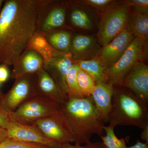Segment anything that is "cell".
Instances as JSON below:
<instances>
[{"mask_svg":"<svg viewBox=\"0 0 148 148\" xmlns=\"http://www.w3.org/2000/svg\"><path fill=\"white\" fill-rule=\"evenodd\" d=\"M39 0H9L0 12V64L15 66L37 31Z\"/></svg>","mask_w":148,"mask_h":148,"instance_id":"obj_1","label":"cell"},{"mask_svg":"<svg viewBox=\"0 0 148 148\" xmlns=\"http://www.w3.org/2000/svg\"><path fill=\"white\" fill-rule=\"evenodd\" d=\"M61 111L75 137V144H86L92 135H101L106 122L91 96L68 99L61 105Z\"/></svg>","mask_w":148,"mask_h":148,"instance_id":"obj_2","label":"cell"},{"mask_svg":"<svg viewBox=\"0 0 148 148\" xmlns=\"http://www.w3.org/2000/svg\"><path fill=\"white\" fill-rule=\"evenodd\" d=\"M108 122L114 127L122 125L144 129L148 126V102L126 88L114 86Z\"/></svg>","mask_w":148,"mask_h":148,"instance_id":"obj_3","label":"cell"},{"mask_svg":"<svg viewBox=\"0 0 148 148\" xmlns=\"http://www.w3.org/2000/svg\"><path fill=\"white\" fill-rule=\"evenodd\" d=\"M61 110V105L37 94L9 113L11 121L32 125L36 121L51 115Z\"/></svg>","mask_w":148,"mask_h":148,"instance_id":"obj_4","label":"cell"},{"mask_svg":"<svg viewBox=\"0 0 148 148\" xmlns=\"http://www.w3.org/2000/svg\"><path fill=\"white\" fill-rule=\"evenodd\" d=\"M130 7L122 3L105 11L99 24L98 38L104 46L126 29Z\"/></svg>","mask_w":148,"mask_h":148,"instance_id":"obj_5","label":"cell"},{"mask_svg":"<svg viewBox=\"0 0 148 148\" xmlns=\"http://www.w3.org/2000/svg\"><path fill=\"white\" fill-rule=\"evenodd\" d=\"M147 41L135 37L120 58L108 68V81L121 86L125 76L135 64L143 60L146 53Z\"/></svg>","mask_w":148,"mask_h":148,"instance_id":"obj_6","label":"cell"},{"mask_svg":"<svg viewBox=\"0 0 148 148\" xmlns=\"http://www.w3.org/2000/svg\"><path fill=\"white\" fill-rule=\"evenodd\" d=\"M32 125L37 127L46 138L59 145L75 143V137L61 110L36 121Z\"/></svg>","mask_w":148,"mask_h":148,"instance_id":"obj_7","label":"cell"},{"mask_svg":"<svg viewBox=\"0 0 148 148\" xmlns=\"http://www.w3.org/2000/svg\"><path fill=\"white\" fill-rule=\"evenodd\" d=\"M33 75L15 79L10 90L3 95V105L9 113L13 112L22 104L37 95L35 77Z\"/></svg>","mask_w":148,"mask_h":148,"instance_id":"obj_8","label":"cell"},{"mask_svg":"<svg viewBox=\"0 0 148 148\" xmlns=\"http://www.w3.org/2000/svg\"><path fill=\"white\" fill-rule=\"evenodd\" d=\"M6 129L8 138L51 148H58L60 145L46 138L37 127L32 125L21 124L10 121Z\"/></svg>","mask_w":148,"mask_h":148,"instance_id":"obj_9","label":"cell"},{"mask_svg":"<svg viewBox=\"0 0 148 148\" xmlns=\"http://www.w3.org/2000/svg\"><path fill=\"white\" fill-rule=\"evenodd\" d=\"M121 86L132 91L138 98L148 102V66L139 61L125 76Z\"/></svg>","mask_w":148,"mask_h":148,"instance_id":"obj_10","label":"cell"},{"mask_svg":"<svg viewBox=\"0 0 148 148\" xmlns=\"http://www.w3.org/2000/svg\"><path fill=\"white\" fill-rule=\"evenodd\" d=\"M135 38L128 29H125L103 46L99 59L109 68L119 60Z\"/></svg>","mask_w":148,"mask_h":148,"instance_id":"obj_11","label":"cell"},{"mask_svg":"<svg viewBox=\"0 0 148 148\" xmlns=\"http://www.w3.org/2000/svg\"><path fill=\"white\" fill-rule=\"evenodd\" d=\"M73 60L71 53L58 52L50 60L44 64V69L67 95L68 88L66 78L69 69L74 64Z\"/></svg>","mask_w":148,"mask_h":148,"instance_id":"obj_12","label":"cell"},{"mask_svg":"<svg viewBox=\"0 0 148 148\" xmlns=\"http://www.w3.org/2000/svg\"><path fill=\"white\" fill-rule=\"evenodd\" d=\"M36 74L35 81L37 94L61 105L66 103L68 99L67 94L61 90L43 68Z\"/></svg>","mask_w":148,"mask_h":148,"instance_id":"obj_13","label":"cell"},{"mask_svg":"<svg viewBox=\"0 0 148 148\" xmlns=\"http://www.w3.org/2000/svg\"><path fill=\"white\" fill-rule=\"evenodd\" d=\"M44 61L42 57L35 51L26 49L13 67L11 77L16 79L28 75L36 73L43 68Z\"/></svg>","mask_w":148,"mask_h":148,"instance_id":"obj_14","label":"cell"},{"mask_svg":"<svg viewBox=\"0 0 148 148\" xmlns=\"http://www.w3.org/2000/svg\"><path fill=\"white\" fill-rule=\"evenodd\" d=\"M114 84L111 81L95 84L91 97L96 108L106 123L112 108Z\"/></svg>","mask_w":148,"mask_h":148,"instance_id":"obj_15","label":"cell"},{"mask_svg":"<svg viewBox=\"0 0 148 148\" xmlns=\"http://www.w3.org/2000/svg\"><path fill=\"white\" fill-rule=\"evenodd\" d=\"M79 68L92 77L95 82H108V68L99 59L92 58L88 60H79L76 63Z\"/></svg>","mask_w":148,"mask_h":148,"instance_id":"obj_16","label":"cell"},{"mask_svg":"<svg viewBox=\"0 0 148 148\" xmlns=\"http://www.w3.org/2000/svg\"><path fill=\"white\" fill-rule=\"evenodd\" d=\"M26 49L36 51L42 57L44 62L50 60L58 51L56 50L47 41L45 33L37 32L30 41Z\"/></svg>","mask_w":148,"mask_h":148,"instance_id":"obj_17","label":"cell"},{"mask_svg":"<svg viewBox=\"0 0 148 148\" xmlns=\"http://www.w3.org/2000/svg\"><path fill=\"white\" fill-rule=\"evenodd\" d=\"M126 29L135 37L147 41L148 36V14L134 11L128 18Z\"/></svg>","mask_w":148,"mask_h":148,"instance_id":"obj_18","label":"cell"},{"mask_svg":"<svg viewBox=\"0 0 148 148\" xmlns=\"http://www.w3.org/2000/svg\"><path fill=\"white\" fill-rule=\"evenodd\" d=\"M95 42V38L92 36L82 34L75 36L71 39L70 48L73 58L79 59L89 52Z\"/></svg>","mask_w":148,"mask_h":148,"instance_id":"obj_19","label":"cell"},{"mask_svg":"<svg viewBox=\"0 0 148 148\" xmlns=\"http://www.w3.org/2000/svg\"><path fill=\"white\" fill-rule=\"evenodd\" d=\"M49 44L56 50L63 53L70 52L71 35L66 31H58L49 34L45 33Z\"/></svg>","mask_w":148,"mask_h":148,"instance_id":"obj_20","label":"cell"},{"mask_svg":"<svg viewBox=\"0 0 148 148\" xmlns=\"http://www.w3.org/2000/svg\"><path fill=\"white\" fill-rule=\"evenodd\" d=\"M66 11L62 7L53 9L46 17L40 31L46 33L63 26L66 21Z\"/></svg>","mask_w":148,"mask_h":148,"instance_id":"obj_21","label":"cell"},{"mask_svg":"<svg viewBox=\"0 0 148 148\" xmlns=\"http://www.w3.org/2000/svg\"><path fill=\"white\" fill-rule=\"evenodd\" d=\"M114 128L110 125L104 126L103 129L106 131V136H99L103 145L106 148H127V142L129 141L130 137L127 136L125 138L119 139L115 134Z\"/></svg>","mask_w":148,"mask_h":148,"instance_id":"obj_22","label":"cell"},{"mask_svg":"<svg viewBox=\"0 0 148 148\" xmlns=\"http://www.w3.org/2000/svg\"><path fill=\"white\" fill-rule=\"evenodd\" d=\"M79 69L78 66L76 63L73 64L69 69L67 74L66 83L68 88V99L84 98L80 90L77 80V73Z\"/></svg>","mask_w":148,"mask_h":148,"instance_id":"obj_23","label":"cell"},{"mask_svg":"<svg viewBox=\"0 0 148 148\" xmlns=\"http://www.w3.org/2000/svg\"><path fill=\"white\" fill-rule=\"evenodd\" d=\"M77 80L84 98L91 96L95 85V81L92 77L79 68L77 73Z\"/></svg>","mask_w":148,"mask_h":148,"instance_id":"obj_24","label":"cell"},{"mask_svg":"<svg viewBox=\"0 0 148 148\" xmlns=\"http://www.w3.org/2000/svg\"><path fill=\"white\" fill-rule=\"evenodd\" d=\"M70 18L72 24L75 27L86 30L92 29V21L84 11L79 9H74L71 13Z\"/></svg>","mask_w":148,"mask_h":148,"instance_id":"obj_25","label":"cell"},{"mask_svg":"<svg viewBox=\"0 0 148 148\" xmlns=\"http://www.w3.org/2000/svg\"><path fill=\"white\" fill-rule=\"evenodd\" d=\"M46 147L42 145L25 143L9 138L0 144V148H44Z\"/></svg>","mask_w":148,"mask_h":148,"instance_id":"obj_26","label":"cell"},{"mask_svg":"<svg viewBox=\"0 0 148 148\" xmlns=\"http://www.w3.org/2000/svg\"><path fill=\"white\" fill-rule=\"evenodd\" d=\"M135 8V11L148 14V0H127L122 2Z\"/></svg>","mask_w":148,"mask_h":148,"instance_id":"obj_27","label":"cell"},{"mask_svg":"<svg viewBox=\"0 0 148 148\" xmlns=\"http://www.w3.org/2000/svg\"><path fill=\"white\" fill-rule=\"evenodd\" d=\"M82 3L104 11L112 6L114 1L112 0H86Z\"/></svg>","mask_w":148,"mask_h":148,"instance_id":"obj_28","label":"cell"},{"mask_svg":"<svg viewBox=\"0 0 148 148\" xmlns=\"http://www.w3.org/2000/svg\"><path fill=\"white\" fill-rule=\"evenodd\" d=\"M3 94L0 90V125L6 129L10 121L9 113L7 112L3 104L2 98Z\"/></svg>","mask_w":148,"mask_h":148,"instance_id":"obj_29","label":"cell"},{"mask_svg":"<svg viewBox=\"0 0 148 148\" xmlns=\"http://www.w3.org/2000/svg\"><path fill=\"white\" fill-rule=\"evenodd\" d=\"M58 148H106L102 142H95L92 143L90 142L86 143L84 145H72L71 143H66L59 145Z\"/></svg>","mask_w":148,"mask_h":148,"instance_id":"obj_30","label":"cell"},{"mask_svg":"<svg viewBox=\"0 0 148 148\" xmlns=\"http://www.w3.org/2000/svg\"><path fill=\"white\" fill-rule=\"evenodd\" d=\"M10 76L8 66L4 64L0 65V82H4L8 79Z\"/></svg>","mask_w":148,"mask_h":148,"instance_id":"obj_31","label":"cell"},{"mask_svg":"<svg viewBox=\"0 0 148 148\" xmlns=\"http://www.w3.org/2000/svg\"><path fill=\"white\" fill-rule=\"evenodd\" d=\"M8 138L7 129L0 125V144Z\"/></svg>","mask_w":148,"mask_h":148,"instance_id":"obj_32","label":"cell"},{"mask_svg":"<svg viewBox=\"0 0 148 148\" xmlns=\"http://www.w3.org/2000/svg\"><path fill=\"white\" fill-rule=\"evenodd\" d=\"M127 148H148V144L147 143H143L140 140H137L135 145Z\"/></svg>","mask_w":148,"mask_h":148,"instance_id":"obj_33","label":"cell"},{"mask_svg":"<svg viewBox=\"0 0 148 148\" xmlns=\"http://www.w3.org/2000/svg\"><path fill=\"white\" fill-rule=\"evenodd\" d=\"M140 137L142 140L148 144V126L143 129L140 134Z\"/></svg>","mask_w":148,"mask_h":148,"instance_id":"obj_34","label":"cell"},{"mask_svg":"<svg viewBox=\"0 0 148 148\" xmlns=\"http://www.w3.org/2000/svg\"><path fill=\"white\" fill-rule=\"evenodd\" d=\"M3 2V0H0V8H1V6Z\"/></svg>","mask_w":148,"mask_h":148,"instance_id":"obj_35","label":"cell"},{"mask_svg":"<svg viewBox=\"0 0 148 148\" xmlns=\"http://www.w3.org/2000/svg\"><path fill=\"white\" fill-rule=\"evenodd\" d=\"M44 148H49V147H46Z\"/></svg>","mask_w":148,"mask_h":148,"instance_id":"obj_36","label":"cell"},{"mask_svg":"<svg viewBox=\"0 0 148 148\" xmlns=\"http://www.w3.org/2000/svg\"><path fill=\"white\" fill-rule=\"evenodd\" d=\"M1 83L0 82V85H1Z\"/></svg>","mask_w":148,"mask_h":148,"instance_id":"obj_37","label":"cell"}]
</instances>
